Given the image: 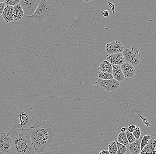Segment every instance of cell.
Listing matches in <instances>:
<instances>
[{
	"instance_id": "1",
	"label": "cell",
	"mask_w": 156,
	"mask_h": 154,
	"mask_svg": "<svg viewBox=\"0 0 156 154\" xmlns=\"http://www.w3.org/2000/svg\"><path fill=\"white\" fill-rule=\"evenodd\" d=\"M26 130L29 132L37 152H44L50 146L55 136V133L49 121H35Z\"/></svg>"
},
{
	"instance_id": "2",
	"label": "cell",
	"mask_w": 156,
	"mask_h": 154,
	"mask_svg": "<svg viewBox=\"0 0 156 154\" xmlns=\"http://www.w3.org/2000/svg\"><path fill=\"white\" fill-rule=\"evenodd\" d=\"M12 139L10 154H35L37 152L26 129H12L7 133Z\"/></svg>"
},
{
	"instance_id": "3",
	"label": "cell",
	"mask_w": 156,
	"mask_h": 154,
	"mask_svg": "<svg viewBox=\"0 0 156 154\" xmlns=\"http://www.w3.org/2000/svg\"><path fill=\"white\" fill-rule=\"evenodd\" d=\"M35 117L33 109L20 105L11 115L12 129H27L32 124Z\"/></svg>"
},
{
	"instance_id": "4",
	"label": "cell",
	"mask_w": 156,
	"mask_h": 154,
	"mask_svg": "<svg viewBox=\"0 0 156 154\" xmlns=\"http://www.w3.org/2000/svg\"><path fill=\"white\" fill-rule=\"evenodd\" d=\"M51 9L52 7L49 2L45 0H41L34 14L32 16L27 17L33 19L35 22H41L50 15Z\"/></svg>"
},
{
	"instance_id": "5",
	"label": "cell",
	"mask_w": 156,
	"mask_h": 154,
	"mask_svg": "<svg viewBox=\"0 0 156 154\" xmlns=\"http://www.w3.org/2000/svg\"><path fill=\"white\" fill-rule=\"evenodd\" d=\"M125 61L133 67H136L140 64L141 60L140 50L136 48L131 47L124 49L122 52Z\"/></svg>"
},
{
	"instance_id": "6",
	"label": "cell",
	"mask_w": 156,
	"mask_h": 154,
	"mask_svg": "<svg viewBox=\"0 0 156 154\" xmlns=\"http://www.w3.org/2000/svg\"><path fill=\"white\" fill-rule=\"evenodd\" d=\"M40 0H20V4L27 16H32L37 10Z\"/></svg>"
},
{
	"instance_id": "7",
	"label": "cell",
	"mask_w": 156,
	"mask_h": 154,
	"mask_svg": "<svg viewBox=\"0 0 156 154\" xmlns=\"http://www.w3.org/2000/svg\"><path fill=\"white\" fill-rule=\"evenodd\" d=\"M97 83L100 88L107 92H115L119 89L120 87V83L115 80L111 79L104 80L98 79Z\"/></svg>"
},
{
	"instance_id": "8",
	"label": "cell",
	"mask_w": 156,
	"mask_h": 154,
	"mask_svg": "<svg viewBox=\"0 0 156 154\" xmlns=\"http://www.w3.org/2000/svg\"><path fill=\"white\" fill-rule=\"evenodd\" d=\"M12 144V139L9 135L3 132L0 134V153L10 154Z\"/></svg>"
},
{
	"instance_id": "9",
	"label": "cell",
	"mask_w": 156,
	"mask_h": 154,
	"mask_svg": "<svg viewBox=\"0 0 156 154\" xmlns=\"http://www.w3.org/2000/svg\"><path fill=\"white\" fill-rule=\"evenodd\" d=\"M105 49L108 54H112L122 53L124 50L125 47L122 42L116 41L107 44Z\"/></svg>"
},
{
	"instance_id": "10",
	"label": "cell",
	"mask_w": 156,
	"mask_h": 154,
	"mask_svg": "<svg viewBox=\"0 0 156 154\" xmlns=\"http://www.w3.org/2000/svg\"><path fill=\"white\" fill-rule=\"evenodd\" d=\"M107 60L112 65H119V66H121L125 62L122 52L108 54L107 55Z\"/></svg>"
},
{
	"instance_id": "11",
	"label": "cell",
	"mask_w": 156,
	"mask_h": 154,
	"mask_svg": "<svg viewBox=\"0 0 156 154\" xmlns=\"http://www.w3.org/2000/svg\"><path fill=\"white\" fill-rule=\"evenodd\" d=\"M120 66L125 78H132L133 77L136 73V70L133 66L125 62Z\"/></svg>"
},
{
	"instance_id": "12",
	"label": "cell",
	"mask_w": 156,
	"mask_h": 154,
	"mask_svg": "<svg viewBox=\"0 0 156 154\" xmlns=\"http://www.w3.org/2000/svg\"><path fill=\"white\" fill-rule=\"evenodd\" d=\"M3 18L6 23H10L14 20L13 19V7L5 5L2 14Z\"/></svg>"
},
{
	"instance_id": "13",
	"label": "cell",
	"mask_w": 156,
	"mask_h": 154,
	"mask_svg": "<svg viewBox=\"0 0 156 154\" xmlns=\"http://www.w3.org/2000/svg\"><path fill=\"white\" fill-rule=\"evenodd\" d=\"M113 69V77L118 82L123 81L124 80L125 77L122 71L121 66L119 65H112Z\"/></svg>"
},
{
	"instance_id": "14",
	"label": "cell",
	"mask_w": 156,
	"mask_h": 154,
	"mask_svg": "<svg viewBox=\"0 0 156 154\" xmlns=\"http://www.w3.org/2000/svg\"><path fill=\"white\" fill-rule=\"evenodd\" d=\"M150 154H156V135H151V139L148 144L144 148Z\"/></svg>"
},
{
	"instance_id": "15",
	"label": "cell",
	"mask_w": 156,
	"mask_h": 154,
	"mask_svg": "<svg viewBox=\"0 0 156 154\" xmlns=\"http://www.w3.org/2000/svg\"><path fill=\"white\" fill-rule=\"evenodd\" d=\"M141 138L136 139L133 143L129 144L128 149L131 154H139L141 152Z\"/></svg>"
},
{
	"instance_id": "16",
	"label": "cell",
	"mask_w": 156,
	"mask_h": 154,
	"mask_svg": "<svg viewBox=\"0 0 156 154\" xmlns=\"http://www.w3.org/2000/svg\"><path fill=\"white\" fill-rule=\"evenodd\" d=\"M24 13L22 9L21 5L19 4L16 5L13 7V19L16 21L21 20L24 16Z\"/></svg>"
},
{
	"instance_id": "17",
	"label": "cell",
	"mask_w": 156,
	"mask_h": 154,
	"mask_svg": "<svg viewBox=\"0 0 156 154\" xmlns=\"http://www.w3.org/2000/svg\"><path fill=\"white\" fill-rule=\"evenodd\" d=\"M98 70L101 72L108 73L112 74L113 73L112 65L107 60L102 61L98 67Z\"/></svg>"
},
{
	"instance_id": "18",
	"label": "cell",
	"mask_w": 156,
	"mask_h": 154,
	"mask_svg": "<svg viewBox=\"0 0 156 154\" xmlns=\"http://www.w3.org/2000/svg\"><path fill=\"white\" fill-rule=\"evenodd\" d=\"M117 142H119L120 144L126 146L129 144V142L127 138L126 132H121L119 134L117 138Z\"/></svg>"
},
{
	"instance_id": "19",
	"label": "cell",
	"mask_w": 156,
	"mask_h": 154,
	"mask_svg": "<svg viewBox=\"0 0 156 154\" xmlns=\"http://www.w3.org/2000/svg\"><path fill=\"white\" fill-rule=\"evenodd\" d=\"M117 140L110 142L108 145V152L110 154H116L117 152Z\"/></svg>"
},
{
	"instance_id": "20",
	"label": "cell",
	"mask_w": 156,
	"mask_h": 154,
	"mask_svg": "<svg viewBox=\"0 0 156 154\" xmlns=\"http://www.w3.org/2000/svg\"><path fill=\"white\" fill-rule=\"evenodd\" d=\"M98 77L99 78V79L108 80L114 79L113 75L112 74L104 73V72H99L98 75Z\"/></svg>"
},
{
	"instance_id": "21",
	"label": "cell",
	"mask_w": 156,
	"mask_h": 154,
	"mask_svg": "<svg viewBox=\"0 0 156 154\" xmlns=\"http://www.w3.org/2000/svg\"><path fill=\"white\" fill-rule=\"evenodd\" d=\"M151 135L148 134V135H144L143 137H141V150L144 149L146 145L148 144L149 141L151 139Z\"/></svg>"
},
{
	"instance_id": "22",
	"label": "cell",
	"mask_w": 156,
	"mask_h": 154,
	"mask_svg": "<svg viewBox=\"0 0 156 154\" xmlns=\"http://www.w3.org/2000/svg\"><path fill=\"white\" fill-rule=\"evenodd\" d=\"M117 152L116 154H125L126 153L127 148L126 146L120 144L117 141Z\"/></svg>"
},
{
	"instance_id": "23",
	"label": "cell",
	"mask_w": 156,
	"mask_h": 154,
	"mask_svg": "<svg viewBox=\"0 0 156 154\" xmlns=\"http://www.w3.org/2000/svg\"><path fill=\"white\" fill-rule=\"evenodd\" d=\"M5 5L11 6L14 7L20 3V0H5L4 2Z\"/></svg>"
},
{
	"instance_id": "24",
	"label": "cell",
	"mask_w": 156,
	"mask_h": 154,
	"mask_svg": "<svg viewBox=\"0 0 156 154\" xmlns=\"http://www.w3.org/2000/svg\"><path fill=\"white\" fill-rule=\"evenodd\" d=\"M126 134L127 138L129 144H131L132 143H133L134 141H136V139H135L132 133L126 131Z\"/></svg>"
},
{
	"instance_id": "25",
	"label": "cell",
	"mask_w": 156,
	"mask_h": 154,
	"mask_svg": "<svg viewBox=\"0 0 156 154\" xmlns=\"http://www.w3.org/2000/svg\"><path fill=\"white\" fill-rule=\"evenodd\" d=\"M132 133L136 139H138L141 138V129H140V128L139 127H136V129H135L134 131Z\"/></svg>"
},
{
	"instance_id": "26",
	"label": "cell",
	"mask_w": 156,
	"mask_h": 154,
	"mask_svg": "<svg viewBox=\"0 0 156 154\" xmlns=\"http://www.w3.org/2000/svg\"><path fill=\"white\" fill-rule=\"evenodd\" d=\"M136 125L134 124L129 125L128 127V131H129V132L133 133L135 129H136Z\"/></svg>"
},
{
	"instance_id": "27",
	"label": "cell",
	"mask_w": 156,
	"mask_h": 154,
	"mask_svg": "<svg viewBox=\"0 0 156 154\" xmlns=\"http://www.w3.org/2000/svg\"><path fill=\"white\" fill-rule=\"evenodd\" d=\"M5 6V5L4 2H2L0 3V16L2 14Z\"/></svg>"
},
{
	"instance_id": "28",
	"label": "cell",
	"mask_w": 156,
	"mask_h": 154,
	"mask_svg": "<svg viewBox=\"0 0 156 154\" xmlns=\"http://www.w3.org/2000/svg\"><path fill=\"white\" fill-rule=\"evenodd\" d=\"M102 14H103V16L105 17H107V16H109V12L108 10H104V11L103 12V13H102Z\"/></svg>"
},
{
	"instance_id": "29",
	"label": "cell",
	"mask_w": 156,
	"mask_h": 154,
	"mask_svg": "<svg viewBox=\"0 0 156 154\" xmlns=\"http://www.w3.org/2000/svg\"><path fill=\"white\" fill-rule=\"evenodd\" d=\"M99 154H110V153L107 150H102L99 153Z\"/></svg>"
},
{
	"instance_id": "30",
	"label": "cell",
	"mask_w": 156,
	"mask_h": 154,
	"mask_svg": "<svg viewBox=\"0 0 156 154\" xmlns=\"http://www.w3.org/2000/svg\"><path fill=\"white\" fill-rule=\"evenodd\" d=\"M126 127H123L121 128V132H126Z\"/></svg>"
},
{
	"instance_id": "31",
	"label": "cell",
	"mask_w": 156,
	"mask_h": 154,
	"mask_svg": "<svg viewBox=\"0 0 156 154\" xmlns=\"http://www.w3.org/2000/svg\"><path fill=\"white\" fill-rule=\"evenodd\" d=\"M4 2V1H3V0H0V3L2 2Z\"/></svg>"
}]
</instances>
